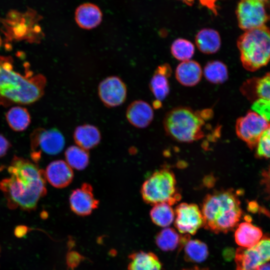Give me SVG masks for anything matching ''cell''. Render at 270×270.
<instances>
[{
  "label": "cell",
  "mask_w": 270,
  "mask_h": 270,
  "mask_svg": "<svg viewBox=\"0 0 270 270\" xmlns=\"http://www.w3.org/2000/svg\"><path fill=\"white\" fill-rule=\"evenodd\" d=\"M10 177L0 181V190L10 209L34 210L46 194L44 170L36 163L14 156L8 167Z\"/></svg>",
  "instance_id": "6da1fadb"
},
{
  "label": "cell",
  "mask_w": 270,
  "mask_h": 270,
  "mask_svg": "<svg viewBox=\"0 0 270 270\" xmlns=\"http://www.w3.org/2000/svg\"><path fill=\"white\" fill-rule=\"evenodd\" d=\"M11 56H0V106L32 104L44 94L46 78L28 70L22 74L14 68Z\"/></svg>",
  "instance_id": "7a4b0ae2"
},
{
  "label": "cell",
  "mask_w": 270,
  "mask_h": 270,
  "mask_svg": "<svg viewBox=\"0 0 270 270\" xmlns=\"http://www.w3.org/2000/svg\"><path fill=\"white\" fill-rule=\"evenodd\" d=\"M204 227L215 234L226 233L238 226L242 216L240 202L232 190L208 194L202 205Z\"/></svg>",
  "instance_id": "3957f363"
},
{
  "label": "cell",
  "mask_w": 270,
  "mask_h": 270,
  "mask_svg": "<svg viewBox=\"0 0 270 270\" xmlns=\"http://www.w3.org/2000/svg\"><path fill=\"white\" fill-rule=\"evenodd\" d=\"M214 115L212 108L194 110L188 106H177L165 115L163 124L166 134L182 142H192L204 136L206 122Z\"/></svg>",
  "instance_id": "277c9868"
},
{
  "label": "cell",
  "mask_w": 270,
  "mask_h": 270,
  "mask_svg": "<svg viewBox=\"0 0 270 270\" xmlns=\"http://www.w3.org/2000/svg\"><path fill=\"white\" fill-rule=\"evenodd\" d=\"M244 68L254 72L270 60V30L265 26L245 31L237 40Z\"/></svg>",
  "instance_id": "5b68a950"
},
{
  "label": "cell",
  "mask_w": 270,
  "mask_h": 270,
  "mask_svg": "<svg viewBox=\"0 0 270 270\" xmlns=\"http://www.w3.org/2000/svg\"><path fill=\"white\" fill-rule=\"evenodd\" d=\"M140 194L145 202L152 205L166 202L172 206L181 198L174 174L166 168L156 170L145 180Z\"/></svg>",
  "instance_id": "8992f818"
},
{
  "label": "cell",
  "mask_w": 270,
  "mask_h": 270,
  "mask_svg": "<svg viewBox=\"0 0 270 270\" xmlns=\"http://www.w3.org/2000/svg\"><path fill=\"white\" fill-rule=\"evenodd\" d=\"M40 18V16L33 11L24 14L12 12L3 22L6 36L11 40L39 42L44 37L38 24Z\"/></svg>",
  "instance_id": "52a82bcc"
},
{
  "label": "cell",
  "mask_w": 270,
  "mask_h": 270,
  "mask_svg": "<svg viewBox=\"0 0 270 270\" xmlns=\"http://www.w3.org/2000/svg\"><path fill=\"white\" fill-rule=\"evenodd\" d=\"M31 157L36 163L40 159L42 152L56 155L63 150L65 140L62 133L56 128L35 129L30 136Z\"/></svg>",
  "instance_id": "ba28073f"
},
{
  "label": "cell",
  "mask_w": 270,
  "mask_h": 270,
  "mask_svg": "<svg viewBox=\"0 0 270 270\" xmlns=\"http://www.w3.org/2000/svg\"><path fill=\"white\" fill-rule=\"evenodd\" d=\"M269 122L252 110L236 121V131L238 136L253 149L256 146L263 132L268 127Z\"/></svg>",
  "instance_id": "9c48e42d"
},
{
  "label": "cell",
  "mask_w": 270,
  "mask_h": 270,
  "mask_svg": "<svg viewBox=\"0 0 270 270\" xmlns=\"http://www.w3.org/2000/svg\"><path fill=\"white\" fill-rule=\"evenodd\" d=\"M236 12L238 26L245 31L264 26L268 19L264 3L258 0H240Z\"/></svg>",
  "instance_id": "30bf717a"
},
{
  "label": "cell",
  "mask_w": 270,
  "mask_h": 270,
  "mask_svg": "<svg viewBox=\"0 0 270 270\" xmlns=\"http://www.w3.org/2000/svg\"><path fill=\"white\" fill-rule=\"evenodd\" d=\"M98 94L105 106L108 108H116L122 105L126 100L128 94L126 85L118 76H110L99 83Z\"/></svg>",
  "instance_id": "8fae6325"
},
{
  "label": "cell",
  "mask_w": 270,
  "mask_h": 270,
  "mask_svg": "<svg viewBox=\"0 0 270 270\" xmlns=\"http://www.w3.org/2000/svg\"><path fill=\"white\" fill-rule=\"evenodd\" d=\"M174 226L182 234H194L204 225L201 210L194 204L181 203L175 210Z\"/></svg>",
  "instance_id": "7c38bea8"
},
{
  "label": "cell",
  "mask_w": 270,
  "mask_h": 270,
  "mask_svg": "<svg viewBox=\"0 0 270 270\" xmlns=\"http://www.w3.org/2000/svg\"><path fill=\"white\" fill-rule=\"evenodd\" d=\"M71 210L80 216H86L98 208L99 200L94 197L92 186L84 182L81 186L74 190L69 197Z\"/></svg>",
  "instance_id": "4fadbf2b"
},
{
  "label": "cell",
  "mask_w": 270,
  "mask_h": 270,
  "mask_svg": "<svg viewBox=\"0 0 270 270\" xmlns=\"http://www.w3.org/2000/svg\"><path fill=\"white\" fill-rule=\"evenodd\" d=\"M46 180L54 187L64 188L72 182L74 172L72 168L63 160L50 162L44 170Z\"/></svg>",
  "instance_id": "5bb4252c"
},
{
  "label": "cell",
  "mask_w": 270,
  "mask_h": 270,
  "mask_svg": "<svg viewBox=\"0 0 270 270\" xmlns=\"http://www.w3.org/2000/svg\"><path fill=\"white\" fill-rule=\"evenodd\" d=\"M154 112L151 106L143 100H137L132 102L126 108V116L133 126L144 128L152 122Z\"/></svg>",
  "instance_id": "9a60e30c"
},
{
  "label": "cell",
  "mask_w": 270,
  "mask_h": 270,
  "mask_svg": "<svg viewBox=\"0 0 270 270\" xmlns=\"http://www.w3.org/2000/svg\"><path fill=\"white\" fill-rule=\"evenodd\" d=\"M74 18L79 27L90 30L96 28L100 24L102 14L96 5L92 3H84L76 8Z\"/></svg>",
  "instance_id": "2e32d148"
},
{
  "label": "cell",
  "mask_w": 270,
  "mask_h": 270,
  "mask_svg": "<svg viewBox=\"0 0 270 270\" xmlns=\"http://www.w3.org/2000/svg\"><path fill=\"white\" fill-rule=\"evenodd\" d=\"M172 72L170 65L166 63L159 66L156 70L149 84L156 100L162 102L169 94L170 88L168 79Z\"/></svg>",
  "instance_id": "e0dca14e"
},
{
  "label": "cell",
  "mask_w": 270,
  "mask_h": 270,
  "mask_svg": "<svg viewBox=\"0 0 270 270\" xmlns=\"http://www.w3.org/2000/svg\"><path fill=\"white\" fill-rule=\"evenodd\" d=\"M202 74V70L199 63L190 60L178 64L175 72L176 79L185 86H196L201 80Z\"/></svg>",
  "instance_id": "ac0fdd59"
},
{
  "label": "cell",
  "mask_w": 270,
  "mask_h": 270,
  "mask_svg": "<svg viewBox=\"0 0 270 270\" xmlns=\"http://www.w3.org/2000/svg\"><path fill=\"white\" fill-rule=\"evenodd\" d=\"M73 138L78 146L88 150L94 148L100 144L102 136L97 126L85 124L76 128Z\"/></svg>",
  "instance_id": "d6986e66"
},
{
  "label": "cell",
  "mask_w": 270,
  "mask_h": 270,
  "mask_svg": "<svg viewBox=\"0 0 270 270\" xmlns=\"http://www.w3.org/2000/svg\"><path fill=\"white\" fill-rule=\"evenodd\" d=\"M263 236L262 230L250 222L240 223L234 233L236 243L240 247L250 248L254 246Z\"/></svg>",
  "instance_id": "ffe728a7"
},
{
  "label": "cell",
  "mask_w": 270,
  "mask_h": 270,
  "mask_svg": "<svg viewBox=\"0 0 270 270\" xmlns=\"http://www.w3.org/2000/svg\"><path fill=\"white\" fill-rule=\"evenodd\" d=\"M234 260L236 270H258L265 264L254 246L250 248H238Z\"/></svg>",
  "instance_id": "44dd1931"
},
{
  "label": "cell",
  "mask_w": 270,
  "mask_h": 270,
  "mask_svg": "<svg viewBox=\"0 0 270 270\" xmlns=\"http://www.w3.org/2000/svg\"><path fill=\"white\" fill-rule=\"evenodd\" d=\"M195 42L199 50L207 54L216 53L221 46V38L219 33L210 28L200 30L196 36Z\"/></svg>",
  "instance_id": "7402d4cb"
},
{
  "label": "cell",
  "mask_w": 270,
  "mask_h": 270,
  "mask_svg": "<svg viewBox=\"0 0 270 270\" xmlns=\"http://www.w3.org/2000/svg\"><path fill=\"white\" fill-rule=\"evenodd\" d=\"M128 270H160L162 264L152 252H138L130 254Z\"/></svg>",
  "instance_id": "603a6c76"
},
{
  "label": "cell",
  "mask_w": 270,
  "mask_h": 270,
  "mask_svg": "<svg viewBox=\"0 0 270 270\" xmlns=\"http://www.w3.org/2000/svg\"><path fill=\"white\" fill-rule=\"evenodd\" d=\"M6 119L9 126L16 132L26 130L31 122L28 110L19 105L14 106L8 110L6 114Z\"/></svg>",
  "instance_id": "cb8c5ba5"
},
{
  "label": "cell",
  "mask_w": 270,
  "mask_h": 270,
  "mask_svg": "<svg viewBox=\"0 0 270 270\" xmlns=\"http://www.w3.org/2000/svg\"><path fill=\"white\" fill-rule=\"evenodd\" d=\"M206 79L214 84H221L228 78V73L226 66L222 62L214 60L208 62L204 68Z\"/></svg>",
  "instance_id": "d4e9b609"
},
{
  "label": "cell",
  "mask_w": 270,
  "mask_h": 270,
  "mask_svg": "<svg viewBox=\"0 0 270 270\" xmlns=\"http://www.w3.org/2000/svg\"><path fill=\"white\" fill-rule=\"evenodd\" d=\"M64 156L67 164L78 170L85 169L90 162V155L88 150L78 146H71L65 151Z\"/></svg>",
  "instance_id": "484cf974"
},
{
  "label": "cell",
  "mask_w": 270,
  "mask_h": 270,
  "mask_svg": "<svg viewBox=\"0 0 270 270\" xmlns=\"http://www.w3.org/2000/svg\"><path fill=\"white\" fill-rule=\"evenodd\" d=\"M184 258L192 262H201L208 255L207 246L198 240H188L184 245Z\"/></svg>",
  "instance_id": "4316f807"
},
{
  "label": "cell",
  "mask_w": 270,
  "mask_h": 270,
  "mask_svg": "<svg viewBox=\"0 0 270 270\" xmlns=\"http://www.w3.org/2000/svg\"><path fill=\"white\" fill-rule=\"evenodd\" d=\"M174 214L170 204L162 202L154 205L150 214L154 224L160 226L166 227L173 222Z\"/></svg>",
  "instance_id": "83f0119b"
},
{
  "label": "cell",
  "mask_w": 270,
  "mask_h": 270,
  "mask_svg": "<svg viewBox=\"0 0 270 270\" xmlns=\"http://www.w3.org/2000/svg\"><path fill=\"white\" fill-rule=\"evenodd\" d=\"M182 236L174 228H166L157 234L156 243L161 250L172 251L178 246L180 247Z\"/></svg>",
  "instance_id": "f1b7e54d"
},
{
  "label": "cell",
  "mask_w": 270,
  "mask_h": 270,
  "mask_svg": "<svg viewBox=\"0 0 270 270\" xmlns=\"http://www.w3.org/2000/svg\"><path fill=\"white\" fill-rule=\"evenodd\" d=\"M194 46L191 42L182 38L174 40L170 46L172 56L182 62L190 60L194 54Z\"/></svg>",
  "instance_id": "f546056e"
},
{
  "label": "cell",
  "mask_w": 270,
  "mask_h": 270,
  "mask_svg": "<svg viewBox=\"0 0 270 270\" xmlns=\"http://www.w3.org/2000/svg\"><path fill=\"white\" fill-rule=\"evenodd\" d=\"M256 146V155L258 157L270 158V122L260 136Z\"/></svg>",
  "instance_id": "4dcf8cb0"
},
{
  "label": "cell",
  "mask_w": 270,
  "mask_h": 270,
  "mask_svg": "<svg viewBox=\"0 0 270 270\" xmlns=\"http://www.w3.org/2000/svg\"><path fill=\"white\" fill-rule=\"evenodd\" d=\"M252 106V111L270 121V99L258 98L255 100Z\"/></svg>",
  "instance_id": "1f68e13d"
},
{
  "label": "cell",
  "mask_w": 270,
  "mask_h": 270,
  "mask_svg": "<svg viewBox=\"0 0 270 270\" xmlns=\"http://www.w3.org/2000/svg\"><path fill=\"white\" fill-rule=\"evenodd\" d=\"M254 247L264 263L270 261V234L263 235Z\"/></svg>",
  "instance_id": "d6a6232c"
},
{
  "label": "cell",
  "mask_w": 270,
  "mask_h": 270,
  "mask_svg": "<svg viewBox=\"0 0 270 270\" xmlns=\"http://www.w3.org/2000/svg\"><path fill=\"white\" fill-rule=\"evenodd\" d=\"M12 146L9 140L2 134H0V158L4 156Z\"/></svg>",
  "instance_id": "836d02e7"
},
{
  "label": "cell",
  "mask_w": 270,
  "mask_h": 270,
  "mask_svg": "<svg viewBox=\"0 0 270 270\" xmlns=\"http://www.w3.org/2000/svg\"><path fill=\"white\" fill-rule=\"evenodd\" d=\"M262 182L266 191L270 196V166L262 174Z\"/></svg>",
  "instance_id": "e575fe53"
},
{
  "label": "cell",
  "mask_w": 270,
  "mask_h": 270,
  "mask_svg": "<svg viewBox=\"0 0 270 270\" xmlns=\"http://www.w3.org/2000/svg\"><path fill=\"white\" fill-rule=\"evenodd\" d=\"M218 0H199L201 4L210 10L215 15H217L218 10L216 2Z\"/></svg>",
  "instance_id": "d590c367"
},
{
  "label": "cell",
  "mask_w": 270,
  "mask_h": 270,
  "mask_svg": "<svg viewBox=\"0 0 270 270\" xmlns=\"http://www.w3.org/2000/svg\"><path fill=\"white\" fill-rule=\"evenodd\" d=\"M28 228L25 226H19L16 228L14 234L18 237L20 238L26 234Z\"/></svg>",
  "instance_id": "8d00e7d4"
},
{
  "label": "cell",
  "mask_w": 270,
  "mask_h": 270,
  "mask_svg": "<svg viewBox=\"0 0 270 270\" xmlns=\"http://www.w3.org/2000/svg\"><path fill=\"white\" fill-rule=\"evenodd\" d=\"M152 106L153 108L155 109L160 108L162 106V102L156 100L154 101Z\"/></svg>",
  "instance_id": "74e56055"
},
{
  "label": "cell",
  "mask_w": 270,
  "mask_h": 270,
  "mask_svg": "<svg viewBox=\"0 0 270 270\" xmlns=\"http://www.w3.org/2000/svg\"><path fill=\"white\" fill-rule=\"evenodd\" d=\"M258 270H270V263L266 262L262 264Z\"/></svg>",
  "instance_id": "f35d334b"
},
{
  "label": "cell",
  "mask_w": 270,
  "mask_h": 270,
  "mask_svg": "<svg viewBox=\"0 0 270 270\" xmlns=\"http://www.w3.org/2000/svg\"><path fill=\"white\" fill-rule=\"evenodd\" d=\"M182 270H209L208 268H200L198 266H194L190 268L184 269Z\"/></svg>",
  "instance_id": "ab89813d"
},
{
  "label": "cell",
  "mask_w": 270,
  "mask_h": 270,
  "mask_svg": "<svg viewBox=\"0 0 270 270\" xmlns=\"http://www.w3.org/2000/svg\"><path fill=\"white\" fill-rule=\"evenodd\" d=\"M188 6H191L192 5L194 0H180Z\"/></svg>",
  "instance_id": "60d3db41"
},
{
  "label": "cell",
  "mask_w": 270,
  "mask_h": 270,
  "mask_svg": "<svg viewBox=\"0 0 270 270\" xmlns=\"http://www.w3.org/2000/svg\"><path fill=\"white\" fill-rule=\"evenodd\" d=\"M262 2H270V0H258Z\"/></svg>",
  "instance_id": "b9f144b4"
},
{
  "label": "cell",
  "mask_w": 270,
  "mask_h": 270,
  "mask_svg": "<svg viewBox=\"0 0 270 270\" xmlns=\"http://www.w3.org/2000/svg\"><path fill=\"white\" fill-rule=\"evenodd\" d=\"M2 38H1L0 36V47L2 46Z\"/></svg>",
  "instance_id": "7bdbcfd3"
},
{
  "label": "cell",
  "mask_w": 270,
  "mask_h": 270,
  "mask_svg": "<svg viewBox=\"0 0 270 270\" xmlns=\"http://www.w3.org/2000/svg\"><path fill=\"white\" fill-rule=\"evenodd\" d=\"M268 77H269V78H270V72L268 73Z\"/></svg>",
  "instance_id": "ee69618b"
}]
</instances>
